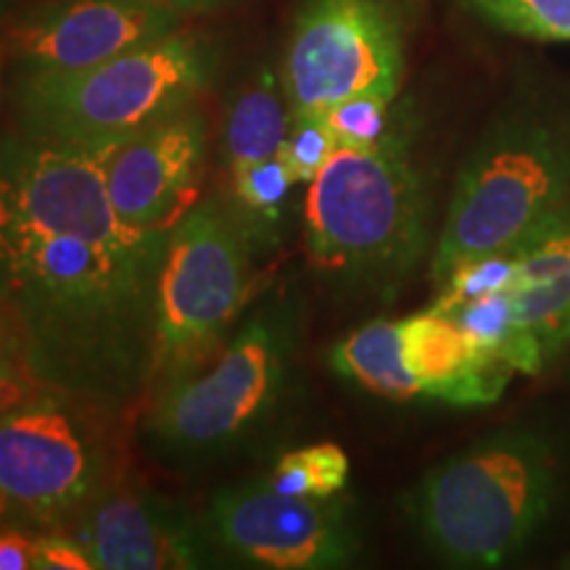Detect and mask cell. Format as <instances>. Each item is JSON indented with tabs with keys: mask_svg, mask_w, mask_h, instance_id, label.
<instances>
[{
	"mask_svg": "<svg viewBox=\"0 0 570 570\" xmlns=\"http://www.w3.org/2000/svg\"><path fill=\"white\" fill-rule=\"evenodd\" d=\"M167 235L98 246L0 223V302L38 386L96 412H119L151 391Z\"/></svg>",
	"mask_w": 570,
	"mask_h": 570,
	"instance_id": "1",
	"label": "cell"
},
{
	"mask_svg": "<svg viewBox=\"0 0 570 570\" xmlns=\"http://www.w3.org/2000/svg\"><path fill=\"white\" fill-rule=\"evenodd\" d=\"M212 77V46L180 30L90 69L19 75V122L27 140L109 154L156 119L196 104Z\"/></svg>",
	"mask_w": 570,
	"mask_h": 570,
	"instance_id": "2",
	"label": "cell"
},
{
	"mask_svg": "<svg viewBox=\"0 0 570 570\" xmlns=\"http://www.w3.org/2000/svg\"><path fill=\"white\" fill-rule=\"evenodd\" d=\"M558 462L544 439L497 433L431 470L412 515L439 558L460 568H497L550 515Z\"/></svg>",
	"mask_w": 570,
	"mask_h": 570,
	"instance_id": "3",
	"label": "cell"
},
{
	"mask_svg": "<svg viewBox=\"0 0 570 570\" xmlns=\"http://www.w3.org/2000/svg\"><path fill=\"white\" fill-rule=\"evenodd\" d=\"M312 265L348 281L407 275L428 244L423 177L402 132L375 151L338 148L304 198Z\"/></svg>",
	"mask_w": 570,
	"mask_h": 570,
	"instance_id": "4",
	"label": "cell"
},
{
	"mask_svg": "<svg viewBox=\"0 0 570 570\" xmlns=\"http://www.w3.org/2000/svg\"><path fill=\"white\" fill-rule=\"evenodd\" d=\"M570 151L550 127H499L470 154L449 202L431 273L439 285L460 265L512 252L570 204Z\"/></svg>",
	"mask_w": 570,
	"mask_h": 570,
	"instance_id": "5",
	"label": "cell"
},
{
	"mask_svg": "<svg viewBox=\"0 0 570 570\" xmlns=\"http://www.w3.org/2000/svg\"><path fill=\"white\" fill-rule=\"evenodd\" d=\"M294 320L265 306L246 320L212 365L154 391L148 436L177 458H206L238 444L267 420L288 381Z\"/></svg>",
	"mask_w": 570,
	"mask_h": 570,
	"instance_id": "6",
	"label": "cell"
},
{
	"mask_svg": "<svg viewBox=\"0 0 570 570\" xmlns=\"http://www.w3.org/2000/svg\"><path fill=\"white\" fill-rule=\"evenodd\" d=\"M248 240L217 202L198 204L167 235L156 281L154 386L209 362L254 298Z\"/></svg>",
	"mask_w": 570,
	"mask_h": 570,
	"instance_id": "7",
	"label": "cell"
},
{
	"mask_svg": "<svg viewBox=\"0 0 570 570\" xmlns=\"http://www.w3.org/2000/svg\"><path fill=\"white\" fill-rule=\"evenodd\" d=\"M85 404L35 396L0 415V520L67 531L111 483L109 454Z\"/></svg>",
	"mask_w": 570,
	"mask_h": 570,
	"instance_id": "8",
	"label": "cell"
},
{
	"mask_svg": "<svg viewBox=\"0 0 570 570\" xmlns=\"http://www.w3.org/2000/svg\"><path fill=\"white\" fill-rule=\"evenodd\" d=\"M407 67L402 0H302L283 61L294 117L323 114L344 98H396Z\"/></svg>",
	"mask_w": 570,
	"mask_h": 570,
	"instance_id": "9",
	"label": "cell"
},
{
	"mask_svg": "<svg viewBox=\"0 0 570 570\" xmlns=\"http://www.w3.org/2000/svg\"><path fill=\"white\" fill-rule=\"evenodd\" d=\"M106 156L19 140L0 156V223L98 246H135L156 233L122 225L106 188Z\"/></svg>",
	"mask_w": 570,
	"mask_h": 570,
	"instance_id": "10",
	"label": "cell"
},
{
	"mask_svg": "<svg viewBox=\"0 0 570 570\" xmlns=\"http://www.w3.org/2000/svg\"><path fill=\"white\" fill-rule=\"evenodd\" d=\"M217 547L246 566L331 570L354 562L360 541L336 497H291L267 481L219 491L209 508Z\"/></svg>",
	"mask_w": 570,
	"mask_h": 570,
	"instance_id": "11",
	"label": "cell"
},
{
	"mask_svg": "<svg viewBox=\"0 0 570 570\" xmlns=\"http://www.w3.org/2000/svg\"><path fill=\"white\" fill-rule=\"evenodd\" d=\"M206 140V117L190 104L109 151L106 188L122 225L138 233H169L194 209Z\"/></svg>",
	"mask_w": 570,
	"mask_h": 570,
	"instance_id": "12",
	"label": "cell"
},
{
	"mask_svg": "<svg viewBox=\"0 0 570 570\" xmlns=\"http://www.w3.org/2000/svg\"><path fill=\"white\" fill-rule=\"evenodd\" d=\"M183 30V11L148 0H53L11 32L19 75H63Z\"/></svg>",
	"mask_w": 570,
	"mask_h": 570,
	"instance_id": "13",
	"label": "cell"
},
{
	"mask_svg": "<svg viewBox=\"0 0 570 570\" xmlns=\"http://www.w3.org/2000/svg\"><path fill=\"white\" fill-rule=\"evenodd\" d=\"M96 570H194L212 566L209 523L146 487L111 481L71 525Z\"/></svg>",
	"mask_w": 570,
	"mask_h": 570,
	"instance_id": "14",
	"label": "cell"
},
{
	"mask_svg": "<svg viewBox=\"0 0 570 570\" xmlns=\"http://www.w3.org/2000/svg\"><path fill=\"white\" fill-rule=\"evenodd\" d=\"M396 348L404 399L428 396L454 407H483L504 394L515 373L452 317L433 309L396 320Z\"/></svg>",
	"mask_w": 570,
	"mask_h": 570,
	"instance_id": "15",
	"label": "cell"
},
{
	"mask_svg": "<svg viewBox=\"0 0 570 570\" xmlns=\"http://www.w3.org/2000/svg\"><path fill=\"white\" fill-rule=\"evenodd\" d=\"M512 312L544 356L570 341V204L512 248Z\"/></svg>",
	"mask_w": 570,
	"mask_h": 570,
	"instance_id": "16",
	"label": "cell"
},
{
	"mask_svg": "<svg viewBox=\"0 0 570 570\" xmlns=\"http://www.w3.org/2000/svg\"><path fill=\"white\" fill-rule=\"evenodd\" d=\"M291 114L283 77L273 67H262L235 92L225 117V154L233 169L281 156L288 138Z\"/></svg>",
	"mask_w": 570,
	"mask_h": 570,
	"instance_id": "17",
	"label": "cell"
},
{
	"mask_svg": "<svg viewBox=\"0 0 570 570\" xmlns=\"http://www.w3.org/2000/svg\"><path fill=\"white\" fill-rule=\"evenodd\" d=\"M441 315L452 317L475 344L494 354L497 360L508 362L515 373L537 375L544 367L547 356L541 352L539 341L518 325L510 288L460 304Z\"/></svg>",
	"mask_w": 570,
	"mask_h": 570,
	"instance_id": "18",
	"label": "cell"
},
{
	"mask_svg": "<svg viewBox=\"0 0 570 570\" xmlns=\"http://www.w3.org/2000/svg\"><path fill=\"white\" fill-rule=\"evenodd\" d=\"M294 185L296 183L285 167L283 156L233 169V219L244 230L248 244L252 240L259 246L275 244Z\"/></svg>",
	"mask_w": 570,
	"mask_h": 570,
	"instance_id": "19",
	"label": "cell"
},
{
	"mask_svg": "<svg viewBox=\"0 0 570 570\" xmlns=\"http://www.w3.org/2000/svg\"><path fill=\"white\" fill-rule=\"evenodd\" d=\"M265 481L291 497H336L348 481V458L338 444L302 446L285 452Z\"/></svg>",
	"mask_w": 570,
	"mask_h": 570,
	"instance_id": "20",
	"label": "cell"
},
{
	"mask_svg": "<svg viewBox=\"0 0 570 570\" xmlns=\"http://www.w3.org/2000/svg\"><path fill=\"white\" fill-rule=\"evenodd\" d=\"M497 30L533 40H570V0H460Z\"/></svg>",
	"mask_w": 570,
	"mask_h": 570,
	"instance_id": "21",
	"label": "cell"
},
{
	"mask_svg": "<svg viewBox=\"0 0 570 570\" xmlns=\"http://www.w3.org/2000/svg\"><path fill=\"white\" fill-rule=\"evenodd\" d=\"M391 104H394V98L377 96V92H362V96L333 104L320 117L331 127L338 148L375 151L377 146H383L396 132L394 122H391Z\"/></svg>",
	"mask_w": 570,
	"mask_h": 570,
	"instance_id": "22",
	"label": "cell"
},
{
	"mask_svg": "<svg viewBox=\"0 0 570 570\" xmlns=\"http://www.w3.org/2000/svg\"><path fill=\"white\" fill-rule=\"evenodd\" d=\"M515 281V256L512 252L481 256V259L460 265L441 283V296L433 302V312H449L454 306L475 302L497 291L512 288Z\"/></svg>",
	"mask_w": 570,
	"mask_h": 570,
	"instance_id": "23",
	"label": "cell"
},
{
	"mask_svg": "<svg viewBox=\"0 0 570 570\" xmlns=\"http://www.w3.org/2000/svg\"><path fill=\"white\" fill-rule=\"evenodd\" d=\"M336 151L338 142L333 138L331 127L320 114H309V117H294L281 156L294 183L309 185L317 180Z\"/></svg>",
	"mask_w": 570,
	"mask_h": 570,
	"instance_id": "24",
	"label": "cell"
},
{
	"mask_svg": "<svg viewBox=\"0 0 570 570\" xmlns=\"http://www.w3.org/2000/svg\"><path fill=\"white\" fill-rule=\"evenodd\" d=\"M35 570H96L82 541L69 531H42Z\"/></svg>",
	"mask_w": 570,
	"mask_h": 570,
	"instance_id": "25",
	"label": "cell"
},
{
	"mask_svg": "<svg viewBox=\"0 0 570 570\" xmlns=\"http://www.w3.org/2000/svg\"><path fill=\"white\" fill-rule=\"evenodd\" d=\"M35 386H38V381L17 356L0 354V415L24 407L35 396H40Z\"/></svg>",
	"mask_w": 570,
	"mask_h": 570,
	"instance_id": "26",
	"label": "cell"
},
{
	"mask_svg": "<svg viewBox=\"0 0 570 570\" xmlns=\"http://www.w3.org/2000/svg\"><path fill=\"white\" fill-rule=\"evenodd\" d=\"M38 560V537L24 529L0 533V570H30Z\"/></svg>",
	"mask_w": 570,
	"mask_h": 570,
	"instance_id": "27",
	"label": "cell"
},
{
	"mask_svg": "<svg viewBox=\"0 0 570 570\" xmlns=\"http://www.w3.org/2000/svg\"><path fill=\"white\" fill-rule=\"evenodd\" d=\"M0 354L17 356V360L21 362L19 333H17V327H13V320L9 315V309L3 306V302H0ZM21 365H24V362H21Z\"/></svg>",
	"mask_w": 570,
	"mask_h": 570,
	"instance_id": "28",
	"label": "cell"
},
{
	"mask_svg": "<svg viewBox=\"0 0 570 570\" xmlns=\"http://www.w3.org/2000/svg\"><path fill=\"white\" fill-rule=\"evenodd\" d=\"M148 3H159V6H169L175 11H206L219 6L223 0H148Z\"/></svg>",
	"mask_w": 570,
	"mask_h": 570,
	"instance_id": "29",
	"label": "cell"
},
{
	"mask_svg": "<svg viewBox=\"0 0 570 570\" xmlns=\"http://www.w3.org/2000/svg\"><path fill=\"white\" fill-rule=\"evenodd\" d=\"M0 11H3V0H0Z\"/></svg>",
	"mask_w": 570,
	"mask_h": 570,
	"instance_id": "30",
	"label": "cell"
},
{
	"mask_svg": "<svg viewBox=\"0 0 570 570\" xmlns=\"http://www.w3.org/2000/svg\"><path fill=\"white\" fill-rule=\"evenodd\" d=\"M566 566H568V568H570V560H568V562H566Z\"/></svg>",
	"mask_w": 570,
	"mask_h": 570,
	"instance_id": "31",
	"label": "cell"
}]
</instances>
